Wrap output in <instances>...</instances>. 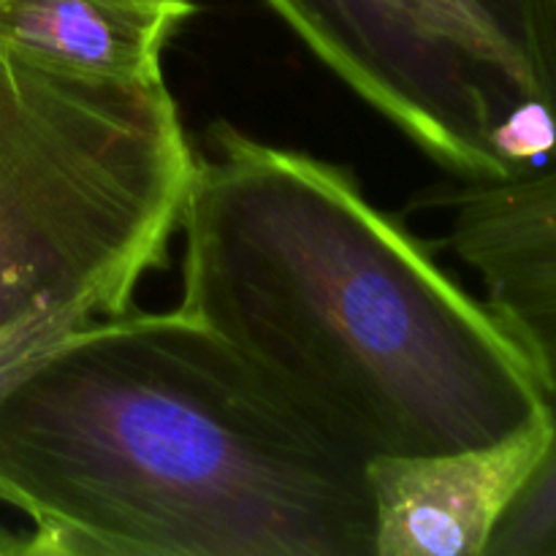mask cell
I'll use <instances>...</instances> for the list:
<instances>
[{
  "instance_id": "8992f818",
  "label": "cell",
  "mask_w": 556,
  "mask_h": 556,
  "mask_svg": "<svg viewBox=\"0 0 556 556\" xmlns=\"http://www.w3.org/2000/svg\"><path fill=\"white\" fill-rule=\"evenodd\" d=\"M548 416L500 443L367 462L375 556H486L548 448Z\"/></svg>"
},
{
  "instance_id": "52a82bcc",
  "label": "cell",
  "mask_w": 556,
  "mask_h": 556,
  "mask_svg": "<svg viewBox=\"0 0 556 556\" xmlns=\"http://www.w3.org/2000/svg\"><path fill=\"white\" fill-rule=\"evenodd\" d=\"M199 0H0V47L114 79H163V52Z\"/></svg>"
},
{
  "instance_id": "5b68a950",
  "label": "cell",
  "mask_w": 556,
  "mask_h": 556,
  "mask_svg": "<svg viewBox=\"0 0 556 556\" xmlns=\"http://www.w3.org/2000/svg\"><path fill=\"white\" fill-rule=\"evenodd\" d=\"M413 210L445 217L443 244L478 275L494 309L556 391V161L508 182L424 190Z\"/></svg>"
},
{
  "instance_id": "277c9868",
  "label": "cell",
  "mask_w": 556,
  "mask_h": 556,
  "mask_svg": "<svg viewBox=\"0 0 556 556\" xmlns=\"http://www.w3.org/2000/svg\"><path fill=\"white\" fill-rule=\"evenodd\" d=\"M456 182L556 161V0H264Z\"/></svg>"
},
{
  "instance_id": "9c48e42d",
  "label": "cell",
  "mask_w": 556,
  "mask_h": 556,
  "mask_svg": "<svg viewBox=\"0 0 556 556\" xmlns=\"http://www.w3.org/2000/svg\"><path fill=\"white\" fill-rule=\"evenodd\" d=\"M103 318H112L103 304L76 302L0 329V396L74 331Z\"/></svg>"
},
{
  "instance_id": "ba28073f",
  "label": "cell",
  "mask_w": 556,
  "mask_h": 556,
  "mask_svg": "<svg viewBox=\"0 0 556 556\" xmlns=\"http://www.w3.org/2000/svg\"><path fill=\"white\" fill-rule=\"evenodd\" d=\"M546 413L552 427L546 454L500 521L486 556H556V391L546 394Z\"/></svg>"
},
{
  "instance_id": "30bf717a",
  "label": "cell",
  "mask_w": 556,
  "mask_h": 556,
  "mask_svg": "<svg viewBox=\"0 0 556 556\" xmlns=\"http://www.w3.org/2000/svg\"><path fill=\"white\" fill-rule=\"evenodd\" d=\"M25 548H27L25 535H14V532L0 527V554H25Z\"/></svg>"
},
{
  "instance_id": "3957f363",
  "label": "cell",
  "mask_w": 556,
  "mask_h": 556,
  "mask_svg": "<svg viewBox=\"0 0 556 556\" xmlns=\"http://www.w3.org/2000/svg\"><path fill=\"white\" fill-rule=\"evenodd\" d=\"M195 166L166 79L0 47V329L98 302L112 318L168 261Z\"/></svg>"
},
{
  "instance_id": "6da1fadb",
  "label": "cell",
  "mask_w": 556,
  "mask_h": 556,
  "mask_svg": "<svg viewBox=\"0 0 556 556\" xmlns=\"http://www.w3.org/2000/svg\"><path fill=\"white\" fill-rule=\"evenodd\" d=\"M177 309L362 459L543 421L535 364L345 166L217 119L195 144Z\"/></svg>"
},
{
  "instance_id": "7a4b0ae2",
  "label": "cell",
  "mask_w": 556,
  "mask_h": 556,
  "mask_svg": "<svg viewBox=\"0 0 556 556\" xmlns=\"http://www.w3.org/2000/svg\"><path fill=\"white\" fill-rule=\"evenodd\" d=\"M25 556H375L367 459L182 309L92 320L0 396Z\"/></svg>"
}]
</instances>
